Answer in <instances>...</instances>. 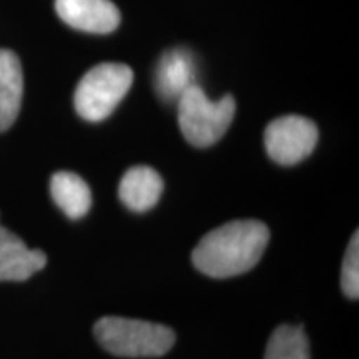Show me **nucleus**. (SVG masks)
<instances>
[{"label":"nucleus","mask_w":359,"mask_h":359,"mask_svg":"<svg viewBox=\"0 0 359 359\" xmlns=\"http://www.w3.org/2000/svg\"><path fill=\"white\" fill-rule=\"evenodd\" d=\"M163 187V180L156 170L138 165L123 175L118 185V196L132 212L143 213L158 203Z\"/></svg>","instance_id":"6e6552de"},{"label":"nucleus","mask_w":359,"mask_h":359,"mask_svg":"<svg viewBox=\"0 0 359 359\" xmlns=\"http://www.w3.org/2000/svg\"><path fill=\"white\" fill-rule=\"evenodd\" d=\"M50 193L58 208L72 219L88 213L92 206V193L87 183L72 172H58L50 180Z\"/></svg>","instance_id":"9b49d317"},{"label":"nucleus","mask_w":359,"mask_h":359,"mask_svg":"<svg viewBox=\"0 0 359 359\" xmlns=\"http://www.w3.org/2000/svg\"><path fill=\"white\" fill-rule=\"evenodd\" d=\"M24 93V74L19 57L0 50V132H6L17 120Z\"/></svg>","instance_id":"1a4fd4ad"},{"label":"nucleus","mask_w":359,"mask_h":359,"mask_svg":"<svg viewBox=\"0 0 359 359\" xmlns=\"http://www.w3.org/2000/svg\"><path fill=\"white\" fill-rule=\"evenodd\" d=\"M178 125L188 143L206 148L217 143L230 128L236 103L231 95L213 102L200 85H191L178 98Z\"/></svg>","instance_id":"7ed1b4c3"},{"label":"nucleus","mask_w":359,"mask_h":359,"mask_svg":"<svg viewBox=\"0 0 359 359\" xmlns=\"http://www.w3.org/2000/svg\"><path fill=\"white\" fill-rule=\"evenodd\" d=\"M269 241L268 226L258 219H235L201 238L191 253L198 271L212 278L243 275L262 259Z\"/></svg>","instance_id":"f257e3e1"},{"label":"nucleus","mask_w":359,"mask_h":359,"mask_svg":"<svg viewBox=\"0 0 359 359\" xmlns=\"http://www.w3.org/2000/svg\"><path fill=\"white\" fill-rule=\"evenodd\" d=\"M341 288L344 294L351 299H358L359 294V235L354 233L349 241L346 255L343 259V271H341Z\"/></svg>","instance_id":"ddd939ff"},{"label":"nucleus","mask_w":359,"mask_h":359,"mask_svg":"<svg viewBox=\"0 0 359 359\" xmlns=\"http://www.w3.org/2000/svg\"><path fill=\"white\" fill-rule=\"evenodd\" d=\"M55 11L72 29L110 34L120 25V11L111 0H55Z\"/></svg>","instance_id":"423d86ee"},{"label":"nucleus","mask_w":359,"mask_h":359,"mask_svg":"<svg viewBox=\"0 0 359 359\" xmlns=\"http://www.w3.org/2000/svg\"><path fill=\"white\" fill-rule=\"evenodd\" d=\"M133 83V72L125 64H100L90 69L75 88L74 105L87 122H102L114 114Z\"/></svg>","instance_id":"20e7f679"},{"label":"nucleus","mask_w":359,"mask_h":359,"mask_svg":"<svg viewBox=\"0 0 359 359\" xmlns=\"http://www.w3.org/2000/svg\"><path fill=\"white\" fill-rule=\"evenodd\" d=\"M95 338L107 351L122 358H156L173 348L175 331L156 323L107 316L95 323Z\"/></svg>","instance_id":"f03ea898"},{"label":"nucleus","mask_w":359,"mask_h":359,"mask_svg":"<svg viewBox=\"0 0 359 359\" xmlns=\"http://www.w3.org/2000/svg\"><path fill=\"white\" fill-rule=\"evenodd\" d=\"M47 264L43 251L30 250L17 235L0 240V281L29 280Z\"/></svg>","instance_id":"9d476101"},{"label":"nucleus","mask_w":359,"mask_h":359,"mask_svg":"<svg viewBox=\"0 0 359 359\" xmlns=\"http://www.w3.org/2000/svg\"><path fill=\"white\" fill-rule=\"evenodd\" d=\"M316 143V123L299 115L273 120L264 130V147L269 158L286 167L299 163L311 155Z\"/></svg>","instance_id":"39448f33"},{"label":"nucleus","mask_w":359,"mask_h":359,"mask_svg":"<svg viewBox=\"0 0 359 359\" xmlns=\"http://www.w3.org/2000/svg\"><path fill=\"white\" fill-rule=\"evenodd\" d=\"M195 58L187 48H170L160 57L155 69V90L163 102H178V98L195 85Z\"/></svg>","instance_id":"0eeeda50"},{"label":"nucleus","mask_w":359,"mask_h":359,"mask_svg":"<svg viewBox=\"0 0 359 359\" xmlns=\"http://www.w3.org/2000/svg\"><path fill=\"white\" fill-rule=\"evenodd\" d=\"M11 235H12V231L7 230L6 226H2V224H0V240H4V238H7V236H11Z\"/></svg>","instance_id":"4468645a"},{"label":"nucleus","mask_w":359,"mask_h":359,"mask_svg":"<svg viewBox=\"0 0 359 359\" xmlns=\"http://www.w3.org/2000/svg\"><path fill=\"white\" fill-rule=\"evenodd\" d=\"M264 359H311L306 333L302 326L281 325L269 336Z\"/></svg>","instance_id":"f8f14e48"}]
</instances>
